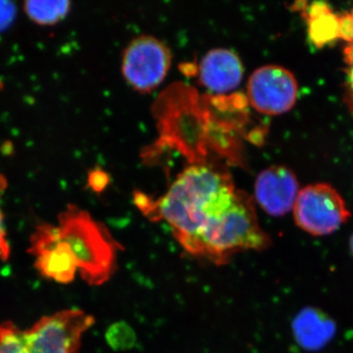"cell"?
Here are the masks:
<instances>
[{
	"mask_svg": "<svg viewBox=\"0 0 353 353\" xmlns=\"http://www.w3.org/2000/svg\"><path fill=\"white\" fill-rule=\"evenodd\" d=\"M120 245L85 211L69 206L57 225H41L32 236L36 266L46 277L70 283L77 274L90 285L113 275Z\"/></svg>",
	"mask_w": 353,
	"mask_h": 353,
	"instance_id": "1",
	"label": "cell"
},
{
	"mask_svg": "<svg viewBox=\"0 0 353 353\" xmlns=\"http://www.w3.org/2000/svg\"><path fill=\"white\" fill-rule=\"evenodd\" d=\"M238 190L229 176L208 165H192L178 176L150 216L164 220L176 241L190 252L202 232L236 199Z\"/></svg>",
	"mask_w": 353,
	"mask_h": 353,
	"instance_id": "2",
	"label": "cell"
},
{
	"mask_svg": "<svg viewBox=\"0 0 353 353\" xmlns=\"http://www.w3.org/2000/svg\"><path fill=\"white\" fill-rule=\"evenodd\" d=\"M271 243L260 227L252 197L238 190L233 203L205 228L190 254L223 265L236 253L263 252Z\"/></svg>",
	"mask_w": 353,
	"mask_h": 353,
	"instance_id": "3",
	"label": "cell"
},
{
	"mask_svg": "<svg viewBox=\"0 0 353 353\" xmlns=\"http://www.w3.org/2000/svg\"><path fill=\"white\" fill-rule=\"evenodd\" d=\"M94 323L92 316L74 309L46 316L28 330L6 322L0 325V353H78Z\"/></svg>",
	"mask_w": 353,
	"mask_h": 353,
	"instance_id": "4",
	"label": "cell"
},
{
	"mask_svg": "<svg viewBox=\"0 0 353 353\" xmlns=\"http://www.w3.org/2000/svg\"><path fill=\"white\" fill-rule=\"evenodd\" d=\"M292 210L297 227L315 236L334 233L350 218L345 199L327 183H312L301 190Z\"/></svg>",
	"mask_w": 353,
	"mask_h": 353,
	"instance_id": "5",
	"label": "cell"
},
{
	"mask_svg": "<svg viewBox=\"0 0 353 353\" xmlns=\"http://www.w3.org/2000/svg\"><path fill=\"white\" fill-rule=\"evenodd\" d=\"M171 62V51L163 41L152 36L138 37L123 54V75L134 90L148 92L163 82Z\"/></svg>",
	"mask_w": 353,
	"mask_h": 353,
	"instance_id": "6",
	"label": "cell"
},
{
	"mask_svg": "<svg viewBox=\"0 0 353 353\" xmlns=\"http://www.w3.org/2000/svg\"><path fill=\"white\" fill-rule=\"evenodd\" d=\"M248 95L255 110L265 115H281L296 105L299 83L294 74L279 65H264L248 79Z\"/></svg>",
	"mask_w": 353,
	"mask_h": 353,
	"instance_id": "7",
	"label": "cell"
},
{
	"mask_svg": "<svg viewBox=\"0 0 353 353\" xmlns=\"http://www.w3.org/2000/svg\"><path fill=\"white\" fill-rule=\"evenodd\" d=\"M299 192L296 174L288 167L273 165L262 171L255 181V201L265 212L274 217H281L292 210Z\"/></svg>",
	"mask_w": 353,
	"mask_h": 353,
	"instance_id": "8",
	"label": "cell"
},
{
	"mask_svg": "<svg viewBox=\"0 0 353 353\" xmlns=\"http://www.w3.org/2000/svg\"><path fill=\"white\" fill-rule=\"evenodd\" d=\"M243 77L241 58L227 48L209 50L199 63V82L216 94H225L238 88Z\"/></svg>",
	"mask_w": 353,
	"mask_h": 353,
	"instance_id": "9",
	"label": "cell"
},
{
	"mask_svg": "<svg viewBox=\"0 0 353 353\" xmlns=\"http://www.w3.org/2000/svg\"><path fill=\"white\" fill-rule=\"evenodd\" d=\"M292 334L297 345L309 352L326 347L336 332L334 320L321 309H301L292 320Z\"/></svg>",
	"mask_w": 353,
	"mask_h": 353,
	"instance_id": "10",
	"label": "cell"
},
{
	"mask_svg": "<svg viewBox=\"0 0 353 353\" xmlns=\"http://www.w3.org/2000/svg\"><path fill=\"white\" fill-rule=\"evenodd\" d=\"M308 22V34L317 48L339 39V16L334 15L331 7L324 2H314L304 8Z\"/></svg>",
	"mask_w": 353,
	"mask_h": 353,
	"instance_id": "11",
	"label": "cell"
},
{
	"mask_svg": "<svg viewBox=\"0 0 353 353\" xmlns=\"http://www.w3.org/2000/svg\"><path fill=\"white\" fill-rule=\"evenodd\" d=\"M71 2L59 1H26L25 11L32 22L41 26L57 24L69 13Z\"/></svg>",
	"mask_w": 353,
	"mask_h": 353,
	"instance_id": "12",
	"label": "cell"
},
{
	"mask_svg": "<svg viewBox=\"0 0 353 353\" xmlns=\"http://www.w3.org/2000/svg\"><path fill=\"white\" fill-rule=\"evenodd\" d=\"M345 62V83H343V99L348 112L353 118V43H348L343 50Z\"/></svg>",
	"mask_w": 353,
	"mask_h": 353,
	"instance_id": "13",
	"label": "cell"
},
{
	"mask_svg": "<svg viewBox=\"0 0 353 353\" xmlns=\"http://www.w3.org/2000/svg\"><path fill=\"white\" fill-rule=\"evenodd\" d=\"M15 4L10 1H0V32L6 31L15 20Z\"/></svg>",
	"mask_w": 353,
	"mask_h": 353,
	"instance_id": "14",
	"label": "cell"
},
{
	"mask_svg": "<svg viewBox=\"0 0 353 353\" xmlns=\"http://www.w3.org/2000/svg\"><path fill=\"white\" fill-rule=\"evenodd\" d=\"M6 182L2 176H0V194L2 190L6 189ZM10 253L8 241L6 239V226H4L3 214H2L1 208H0V259L7 260Z\"/></svg>",
	"mask_w": 353,
	"mask_h": 353,
	"instance_id": "15",
	"label": "cell"
},
{
	"mask_svg": "<svg viewBox=\"0 0 353 353\" xmlns=\"http://www.w3.org/2000/svg\"><path fill=\"white\" fill-rule=\"evenodd\" d=\"M339 39L353 43V16L352 13L339 16Z\"/></svg>",
	"mask_w": 353,
	"mask_h": 353,
	"instance_id": "16",
	"label": "cell"
},
{
	"mask_svg": "<svg viewBox=\"0 0 353 353\" xmlns=\"http://www.w3.org/2000/svg\"><path fill=\"white\" fill-rule=\"evenodd\" d=\"M88 183L95 192H101L108 183V178L102 172L94 171V173L90 174V178H88Z\"/></svg>",
	"mask_w": 353,
	"mask_h": 353,
	"instance_id": "17",
	"label": "cell"
},
{
	"mask_svg": "<svg viewBox=\"0 0 353 353\" xmlns=\"http://www.w3.org/2000/svg\"><path fill=\"white\" fill-rule=\"evenodd\" d=\"M350 252H352V256H353V234H352V238H350Z\"/></svg>",
	"mask_w": 353,
	"mask_h": 353,
	"instance_id": "18",
	"label": "cell"
},
{
	"mask_svg": "<svg viewBox=\"0 0 353 353\" xmlns=\"http://www.w3.org/2000/svg\"><path fill=\"white\" fill-rule=\"evenodd\" d=\"M352 16H353V10H352Z\"/></svg>",
	"mask_w": 353,
	"mask_h": 353,
	"instance_id": "19",
	"label": "cell"
}]
</instances>
